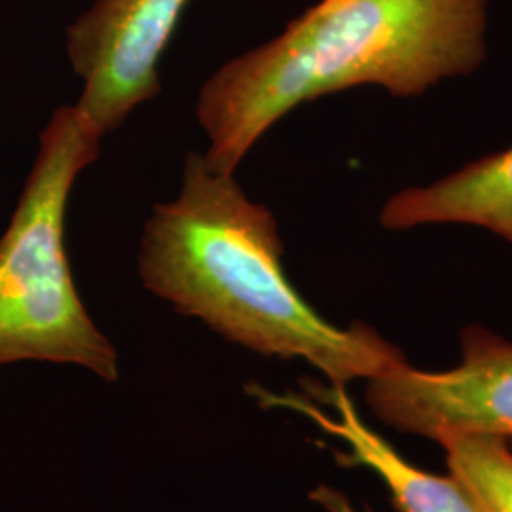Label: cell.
<instances>
[{"label": "cell", "mask_w": 512, "mask_h": 512, "mask_svg": "<svg viewBox=\"0 0 512 512\" xmlns=\"http://www.w3.org/2000/svg\"><path fill=\"white\" fill-rule=\"evenodd\" d=\"M448 475L469 494L478 512H512V442L488 435H444Z\"/></svg>", "instance_id": "ba28073f"}, {"label": "cell", "mask_w": 512, "mask_h": 512, "mask_svg": "<svg viewBox=\"0 0 512 512\" xmlns=\"http://www.w3.org/2000/svg\"><path fill=\"white\" fill-rule=\"evenodd\" d=\"M340 2H344V0H317V2L313 4V8H319V10H327V8H332V6L340 4Z\"/></svg>", "instance_id": "30bf717a"}, {"label": "cell", "mask_w": 512, "mask_h": 512, "mask_svg": "<svg viewBox=\"0 0 512 512\" xmlns=\"http://www.w3.org/2000/svg\"><path fill=\"white\" fill-rule=\"evenodd\" d=\"M365 399L378 420L404 435L512 442V342L484 327H465L454 368L429 372L403 361L366 380Z\"/></svg>", "instance_id": "277c9868"}, {"label": "cell", "mask_w": 512, "mask_h": 512, "mask_svg": "<svg viewBox=\"0 0 512 512\" xmlns=\"http://www.w3.org/2000/svg\"><path fill=\"white\" fill-rule=\"evenodd\" d=\"M389 230L427 224H471L512 245V147L465 165L437 183L406 188L385 203Z\"/></svg>", "instance_id": "52a82bcc"}, {"label": "cell", "mask_w": 512, "mask_h": 512, "mask_svg": "<svg viewBox=\"0 0 512 512\" xmlns=\"http://www.w3.org/2000/svg\"><path fill=\"white\" fill-rule=\"evenodd\" d=\"M490 0H344L310 6L287 29L207 78L196 116L205 162L234 175L291 110L329 93L380 86L397 97L475 73L486 59Z\"/></svg>", "instance_id": "7a4b0ae2"}, {"label": "cell", "mask_w": 512, "mask_h": 512, "mask_svg": "<svg viewBox=\"0 0 512 512\" xmlns=\"http://www.w3.org/2000/svg\"><path fill=\"white\" fill-rule=\"evenodd\" d=\"M190 0H93L65 33L82 93L74 103L105 137L160 93V61Z\"/></svg>", "instance_id": "5b68a950"}, {"label": "cell", "mask_w": 512, "mask_h": 512, "mask_svg": "<svg viewBox=\"0 0 512 512\" xmlns=\"http://www.w3.org/2000/svg\"><path fill=\"white\" fill-rule=\"evenodd\" d=\"M304 391L275 393L251 385L249 393L268 408L291 410L323 433L344 442L336 450L342 467H363L384 482L397 512H478L473 499L452 475L423 471L399 454V450L366 425L342 385L304 380Z\"/></svg>", "instance_id": "8992f818"}, {"label": "cell", "mask_w": 512, "mask_h": 512, "mask_svg": "<svg viewBox=\"0 0 512 512\" xmlns=\"http://www.w3.org/2000/svg\"><path fill=\"white\" fill-rule=\"evenodd\" d=\"M310 499L327 512H374L370 507H355L348 495L325 484L317 486L311 492Z\"/></svg>", "instance_id": "9c48e42d"}, {"label": "cell", "mask_w": 512, "mask_h": 512, "mask_svg": "<svg viewBox=\"0 0 512 512\" xmlns=\"http://www.w3.org/2000/svg\"><path fill=\"white\" fill-rule=\"evenodd\" d=\"M283 251L272 211L190 152L179 194L148 215L137 268L145 289L179 313L241 348L302 359L330 385L348 387L406 361L378 330L342 329L313 310L285 274Z\"/></svg>", "instance_id": "6da1fadb"}, {"label": "cell", "mask_w": 512, "mask_h": 512, "mask_svg": "<svg viewBox=\"0 0 512 512\" xmlns=\"http://www.w3.org/2000/svg\"><path fill=\"white\" fill-rule=\"evenodd\" d=\"M103 137L76 105L52 112L31 173L0 238V366L21 361L120 376L118 351L76 291L65 247L74 183L99 158Z\"/></svg>", "instance_id": "3957f363"}]
</instances>
